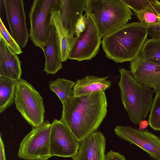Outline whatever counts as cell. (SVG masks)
I'll use <instances>...</instances> for the list:
<instances>
[{"mask_svg":"<svg viewBox=\"0 0 160 160\" xmlns=\"http://www.w3.org/2000/svg\"><path fill=\"white\" fill-rule=\"evenodd\" d=\"M50 89L58 97L62 104L73 96V88L75 82L64 78H57L49 83Z\"/></svg>","mask_w":160,"mask_h":160,"instance_id":"44dd1931","label":"cell"},{"mask_svg":"<svg viewBox=\"0 0 160 160\" xmlns=\"http://www.w3.org/2000/svg\"><path fill=\"white\" fill-rule=\"evenodd\" d=\"M60 0L51 11L52 20L59 36L61 52V58L62 62L68 59L69 54L73 38L70 37L63 27L61 13L60 11Z\"/></svg>","mask_w":160,"mask_h":160,"instance_id":"ac0fdd59","label":"cell"},{"mask_svg":"<svg viewBox=\"0 0 160 160\" xmlns=\"http://www.w3.org/2000/svg\"><path fill=\"white\" fill-rule=\"evenodd\" d=\"M11 36L21 47L24 48L29 34L26 24L24 3L22 0H3Z\"/></svg>","mask_w":160,"mask_h":160,"instance_id":"8fae6325","label":"cell"},{"mask_svg":"<svg viewBox=\"0 0 160 160\" xmlns=\"http://www.w3.org/2000/svg\"><path fill=\"white\" fill-rule=\"evenodd\" d=\"M141 59L160 66V39H147L138 56Z\"/></svg>","mask_w":160,"mask_h":160,"instance_id":"ffe728a7","label":"cell"},{"mask_svg":"<svg viewBox=\"0 0 160 160\" xmlns=\"http://www.w3.org/2000/svg\"><path fill=\"white\" fill-rule=\"evenodd\" d=\"M62 104L60 120L79 142L97 131L107 112L105 92L72 96Z\"/></svg>","mask_w":160,"mask_h":160,"instance_id":"6da1fadb","label":"cell"},{"mask_svg":"<svg viewBox=\"0 0 160 160\" xmlns=\"http://www.w3.org/2000/svg\"><path fill=\"white\" fill-rule=\"evenodd\" d=\"M119 71L120 78L118 84L122 102L131 122L138 124L150 111L154 91L137 81L130 71L122 68Z\"/></svg>","mask_w":160,"mask_h":160,"instance_id":"3957f363","label":"cell"},{"mask_svg":"<svg viewBox=\"0 0 160 160\" xmlns=\"http://www.w3.org/2000/svg\"><path fill=\"white\" fill-rule=\"evenodd\" d=\"M109 77H98L88 75L76 80L73 88V96L77 97L105 92L111 86Z\"/></svg>","mask_w":160,"mask_h":160,"instance_id":"e0dca14e","label":"cell"},{"mask_svg":"<svg viewBox=\"0 0 160 160\" xmlns=\"http://www.w3.org/2000/svg\"><path fill=\"white\" fill-rule=\"evenodd\" d=\"M146 28L148 36L152 38L160 39V25L152 26Z\"/></svg>","mask_w":160,"mask_h":160,"instance_id":"4316f807","label":"cell"},{"mask_svg":"<svg viewBox=\"0 0 160 160\" xmlns=\"http://www.w3.org/2000/svg\"><path fill=\"white\" fill-rule=\"evenodd\" d=\"M84 11L102 38L127 24L133 14L122 0H87Z\"/></svg>","mask_w":160,"mask_h":160,"instance_id":"277c9868","label":"cell"},{"mask_svg":"<svg viewBox=\"0 0 160 160\" xmlns=\"http://www.w3.org/2000/svg\"><path fill=\"white\" fill-rule=\"evenodd\" d=\"M87 0H60V11L64 29L71 38L76 35L78 20L84 11Z\"/></svg>","mask_w":160,"mask_h":160,"instance_id":"9a60e30c","label":"cell"},{"mask_svg":"<svg viewBox=\"0 0 160 160\" xmlns=\"http://www.w3.org/2000/svg\"><path fill=\"white\" fill-rule=\"evenodd\" d=\"M130 71L138 82L153 89L156 95L160 94V66L138 56L130 62Z\"/></svg>","mask_w":160,"mask_h":160,"instance_id":"7c38bea8","label":"cell"},{"mask_svg":"<svg viewBox=\"0 0 160 160\" xmlns=\"http://www.w3.org/2000/svg\"><path fill=\"white\" fill-rule=\"evenodd\" d=\"M0 160H6L5 151V146L1 137V133L0 136Z\"/></svg>","mask_w":160,"mask_h":160,"instance_id":"f1b7e54d","label":"cell"},{"mask_svg":"<svg viewBox=\"0 0 160 160\" xmlns=\"http://www.w3.org/2000/svg\"><path fill=\"white\" fill-rule=\"evenodd\" d=\"M18 81L0 76V113L15 102Z\"/></svg>","mask_w":160,"mask_h":160,"instance_id":"d6986e66","label":"cell"},{"mask_svg":"<svg viewBox=\"0 0 160 160\" xmlns=\"http://www.w3.org/2000/svg\"><path fill=\"white\" fill-rule=\"evenodd\" d=\"M87 18L85 29L78 36L73 38L69 54V59L79 62L90 60L99 51L102 38L91 17L87 16Z\"/></svg>","mask_w":160,"mask_h":160,"instance_id":"ba28073f","label":"cell"},{"mask_svg":"<svg viewBox=\"0 0 160 160\" xmlns=\"http://www.w3.org/2000/svg\"><path fill=\"white\" fill-rule=\"evenodd\" d=\"M106 139L100 132L96 131L79 142L78 150L73 160H105Z\"/></svg>","mask_w":160,"mask_h":160,"instance_id":"4fadbf2b","label":"cell"},{"mask_svg":"<svg viewBox=\"0 0 160 160\" xmlns=\"http://www.w3.org/2000/svg\"><path fill=\"white\" fill-rule=\"evenodd\" d=\"M105 160H126L125 157L111 150L106 155Z\"/></svg>","mask_w":160,"mask_h":160,"instance_id":"83f0119b","label":"cell"},{"mask_svg":"<svg viewBox=\"0 0 160 160\" xmlns=\"http://www.w3.org/2000/svg\"><path fill=\"white\" fill-rule=\"evenodd\" d=\"M136 14L139 22L146 28L160 25V2L157 0L148 8Z\"/></svg>","mask_w":160,"mask_h":160,"instance_id":"7402d4cb","label":"cell"},{"mask_svg":"<svg viewBox=\"0 0 160 160\" xmlns=\"http://www.w3.org/2000/svg\"><path fill=\"white\" fill-rule=\"evenodd\" d=\"M50 140L51 157L72 158L78 150L79 142L60 120L51 123Z\"/></svg>","mask_w":160,"mask_h":160,"instance_id":"9c48e42d","label":"cell"},{"mask_svg":"<svg viewBox=\"0 0 160 160\" xmlns=\"http://www.w3.org/2000/svg\"><path fill=\"white\" fill-rule=\"evenodd\" d=\"M0 37L5 40L8 46L14 53L19 54L22 53L20 47L10 34L0 18Z\"/></svg>","mask_w":160,"mask_h":160,"instance_id":"cb8c5ba5","label":"cell"},{"mask_svg":"<svg viewBox=\"0 0 160 160\" xmlns=\"http://www.w3.org/2000/svg\"><path fill=\"white\" fill-rule=\"evenodd\" d=\"M148 122L146 120H143L141 121L138 124L139 129L141 130H144L148 126Z\"/></svg>","mask_w":160,"mask_h":160,"instance_id":"f546056e","label":"cell"},{"mask_svg":"<svg viewBox=\"0 0 160 160\" xmlns=\"http://www.w3.org/2000/svg\"><path fill=\"white\" fill-rule=\"evenodd\" d=\"M51 128V123L47 120L32 127L20 143L18 157L26 160H47L52 157L50 140Z\"/></svg>","mask_w":160,"mask_h":160,"instance_id":"8992f818","label":"cell"},{"mask_svg":"<svg viewBox=\"0 0 160 160\" xmlns=\"http://www.w3.org/2000/svg\"><path fill=\"white\" fill-rule=\"evenodd\" d=\"M114 131L118 137L142 148L154 159L160 160V138L147 129L119 126L116 127Z\"/></svg>","mask_w":160,"mask_h":160,"instance_id":"30bf717a","label":"cell"},{"mask_svg":"<svg viewBox=\"0 0 160 160\" xmlns=\"http://www.w3.org/2000/svg\"><path fill=\"white\" fill-rule=\"evenodd\" d=\"M22 74L21 62L17 54L11 51L0 37V76L18 81L21 79Z\"/></svg>","mask_w":160,"mask_h":160,"instance_id":"2e32d148","label":"cell"},{"mask_svg":"<svg viewBox=\"0 0 160 160\" xmlns=\"http://www.w3.org/2000/svg\"><path fill=\"white\" fill-rule=\"evenodd\" d=\"M45 62L44 71L47 74H55L62 68L61 58L60 39L52 18L49 37L46 45L44 47Z\"/></svg>","mask_w":160,"mask_h":160,"instance_id":"5bb4252c","label":"cell"},{"mask_svg":"<svg viewBox=\"0 0 160 160\" xmlns=\"http://www.w3.org/2000/svg\"><path fill=\"white\" fill-rule=\"evenodd\" d=\"M87 23V15L86 14L81 16L76 25L75 32L76 35L78 36L85 29Z\"/></svg>","mask_w":160,"mask_h":160,"instance_id":"484cf974","label":"cell"},{"mask_svg":"<svg viewBox=\"0 0 160 160\" xmlns=\"http://www.w3.org/2000/svg\"></svg>","mask_w":160,"mask_h":160,"instance_id":"4dcf8cb0","label":"cell"},{"mask_svg":"<svg viewBox=\"0 0 160 160\" xmlns=\"http://www.w3.org/2000/svg\"><path fill=\"white\" fill-rule=\"evenodd\" d=\"M148 36L145 27L132 22L105 36L101 43L108 59L117 63L131 62L139 55Z\"/></svg>","mask_w":160,"mask_h":160,"instance_id":"7a4b0ae2","label":"cell"},{"mask_svg":"<svg viewBox=\"0 0 160 160\" xmlns=\"http://www.w3.org/2000/svg\"><path fill=\"white\" fill-rule=\"evenodd\" d=\"M135 14L148 8L156 2L157 0H122Z\"/></svg>","mask_w":160,"mask_h":160,"instance_id":"d4e9b609","label":"cell"},{"mask_svg":"<svg viewBox=\"0 0 160 160\" xmlns=\"http://www.w3.org/2000/svg\"><path fill=\"white\" fill-rule=\"evenodd\" d=\"M15 103L17 109L32 127L44 122L43 99L39 92L25 80L18 81Z\"/></svg>","mask_w":160,"mask_h":160,"instance_id":"5b68a950","label":"cell"},{"mask_svg":"<svg viewBox=\"0 0 160 160\" xmlns=\"http://www.w3.org/2000/svg\"><path fill=\"white\" fill-rule=\"evenodd\" d=\"M148 122L153 130H160V94L156 95L153 99Z\"/></svg>","mask_w":160,"mask_h":160,"instance_id":"603a6c76","label":"cell"},{"mask_svg":"<svg viewBox=\"0 0 160 160\" xmlns=\"http://www.w3.org/2000/svg\"><path fill=\"white\" fill-rule=\"evenodd\" d=\"M59 0H34L29 13V37L43 50L46 45L51 25V11Z\"/></svg>","mask_w":160,"mask_h":160,"instance_id":"52a82bcc","label":"cell"}]
</instances>
